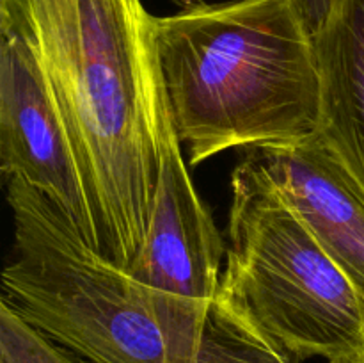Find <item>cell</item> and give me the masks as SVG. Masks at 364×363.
<instances>
[{
    "label": "cell",
    "instance_id": "cell-11",
    "mask_svg": "<svg viewBox=\"0 0 364 363\" xmlns=\"http://www.w3.org/2000/svg\"><path fill=\"white\" fill-rule=\"evenodd\" d=\"M308 34L316 36L333 16L340 0H288Z\"/></svg>",
    "mask_w": 364,
    "mask_h": 363
},
{
    "label": "cell",
    "instance_id": "cell-6",
    "mask_svg": "<svg viewBox=\"0 0 364 363\" xmlns=\"http://www.w3.org/2000/svg\"><path fill=\"white\" fill-rule=\"evenodd\" d=\"M0 167L55 203L91 244V226L60 114L31 46L0 31Z\"/></svg>",
    "mask_w": 364,
    "mask_h": 363
},
{
    "label": "cell",
    "instance_id": "cell-1",
    "mask_svg": "<svg viewBox=\"0 0 364 363\" xmlns=\"http://www.w3.org/2000/svg\"><path fill=\"white\" fill-rule=\"evenodd\" d=\"M0 31L38 59L60 114L91 246L128 269L151 219L169 105L142 0H0Z\"/></svg>",
    "mask_w": 364,
    "mask_h": 363
},
{
    "label": "cell",
    "instance_id": "cell-9",
    "mask_svg": "<svg viewBox=\"0 0 364 363\" xmlns=\"http://www.w3.org/2000/svg\"><path fill=\"white\" fill-rule=\"evenodd\" d=\"M198 363H297V359L217 295L203 327Z\"/></svg>",
    "mask_w": 364,
    "mask_h": 363
},
{
    "label": "cell",
    "instance_id": "cell-7",
    "mask_svg": "<svg viewBox=\"0 0 364 363\" xmlns=\"http://www.w3.org/2000/svg\"><path fill=\"white\" fill-rule=\"evenodd\" d=\"M255 153L364 305V192L336 152L318 132L306 141Z\"/></svg>",
    "mask_w": 364,
    "mask_h": 363
},
{
    "label": "cell",
    "instance_id": "cell-4",
    "mask_svg": "<svg viewBox=\"0 0 364 363\" xmlns=\"http://www.w3.org/2000/svg\"><path fill=\"white\" fill-rule=\"evenodd\" d=\"M14 260L2 299L18 317L92 363H173L142 285L96 251L63 210L7 180Z\"/></svg>",
    "mask_w": 364,
    "mask_h": 363
},
{
    "label": "cell",
    "instance_id": "cell-8",
    "mask_svg": "<svg viewBox=\"0 0 364 363\" xmlns=\"http://www.w3.org/2000/svg\"><path fill=\"white\" fill-rule=\"evenodd\" d=\"M313 43L322 75L318 132L364 192V0H340Z\"/></svg>",
    "mask_w": 364,
    "mask_h": 363
},
{
    "label": "cell",
    "instance_id": "cell-2",
    "mask_svg": "<svg viewBox=\"0 0 364 363\" xmlns=\"http://www.w3.org/2000/svg\"><path fill=\"white\" fill-rule=\"evenodd\" d=\"M171 123L188 164L306 141L322 125L315 43L288 0L194 2L155 16Z\"/></svg>",
    "mask_w": 364,
    "mask_h": 363
},
{
    "label": "cell",
    "instance_id": "cell-5",
    "mask_svg": "<svg viewBox=\"0 0 364 363\" xmlns=\"http://www.w3.org/2000/svg\"><path fill=\"white\" fill-rule=\"evenodd\" d=\"M223 253V237L169 123L148 233L128 273L148 294L173 363H198L206 315L219 294Z\"/></svg>",
    "mask_w": 364,
    "mask_h": 363
},
{
    "label": "cell",
    "instance_id": "cell-3",
    "mask_svg": "<svg viewBox=\"0 0 364 363\" xmlns=\"http://www.w3.org/2000/svg\"><path fill=\"white\" fill-rule=\"evenodd\" d=\"M219 298L297 362L364 363V305L256 153L231 174Z\"/></svg>",
    "mask_w": 364,
    "mask_h": 363
},
{
    "label": "cell",
    "instance_id": "cell-10",
    "mask_svg": "<svg viewBox=\"0 0 364 363\" xmlns=\"http://www.w3.org/2000/svg\"><path fill=\"white\" fill-rule=\"evenodd\" d=\"M0 363H92L57 344L0 302Z\"/></svg>",
    "mask_w": 364,
    "mask_h": 363
}]
</instances>
